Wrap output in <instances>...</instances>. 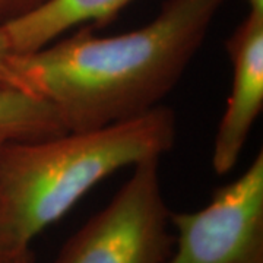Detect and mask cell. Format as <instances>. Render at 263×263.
<instances>
[{
  "label": "cell",
  "instance_id": "4",
  "mask_svg": "<svg viewBox=\"0 0 263 263\" xmlns=\"http://www.w3.org/2000/svg\"><path fill=\"white\" fill-rule=\"evenodd\" d=\"M177 231L167 263H263V152L215 189L206 206L171 212Z\"/></svg>",
  "mask_w": 263,
  "mask_h": 263
},
{
  "label": "cell",
  "instance_id": "7",
  "mask_svg": "<svg viewBox=\"0 0 263 263\" xmlns=\"http://www.w3.org/2000/svg\"><path fill=\"white\" fill-rule=\"evenodd\" d=\"M53 105L43 97L16 88H0V138L40 141L65 133Z\"/></svg>",
  "mask_w": 263,
  "mask_h": 263
},
{
  "label": "cell",
  "instance_id": "1",
  "mask_svg": "<svg viewBox=\"0 0 263 263\" xmlns=\"http://www.w3.org/2000/svg\"><path fill=\"white\" fill-rule=\"evenodd\" d=\"M228 0H165L141 28L98 37L84 25L25 54L13 69L56 110L66 132L100 129L148 113L171 92Z\"/></svg>",
  "mask_w": 263,
  "mask_h": 263
},
{
  "label": "cell",
  "instance_id": "9",
  "mask_svg": "<svg viewBox=\"0 0 263 263\" xmlns=\"http://www.w3.org/2000/svg\"><path fill=\"white\" fill-rule=\"evenodd\" d=\"M44 2L46 0H0V25L28 13Z\"/></svg>",
  "mask_w": 263,
  "mask_h": 263
},
{
  "label": "cell",
  "instance_id": "10",
  "mask_svg": "<svg viewBox=\"0 0 263 263\" xmlns=\"http://www.w3.org/2000/svg\"><path fill=\"white\" fill-rule=\"evenodd\" d=\"M247 3L249 12L263 13V0H243Z\"/></svg>",
  "mask_w": 263,
  "mask_h": 263
},
{
  "label": "cell",
  "instance_id": "11",
  "mask_svg": "<svg viewBox=\"0 0 263 263\" xmlns=\"http://www.w3.org/2000/svg\"><path fill=\"white\" fill-rule=\"evenodd\" d=\"M3 142H6V139H3V138H0V146L3 145ZM0 263H13V262H8L3 256H2V253H0Z\"/></svg>",
  "mask_w": 263,
  "mask_h": 263
},
{
  "label": "cell",
  "instance_id": "5",
  "mask_svg": "<svg viewBox=\"0 0 263 263\" xmlns=\"http://www.w3.org/2000/svg\"><path fill=\"white\" fill-rule=\"evenodd\" d=\"M226 50L233 66V82L212 149V168L219 176L237 165L263 110V13L247 12L227 38Z\"/></svg>",
  "mask_w": 263,
  "mask_h": 263
},
{
  "label": "cell",
  "instance_id": "3",
  "mask_svg": "<svg viewBox=\"0 0 263 263\" xmlns=\"http://www.w3.org/2000/svg\"><path fill=\"white\" fill-rule=\"evenodd\" d=\"M158 167L160 158L135 164L130 179L51 263H167L174 234Z\"/></svg>",
  "mask_w": 263,
  "mask_h": 263
},
{
  "label": "cell",
  "instance_id": "2",
  "mask_svg": "<svg viewBox=\"0 0 263 263\" xmlns=\"http://www.w3.org/2000/svg\"><path fill=\"white\" fill-rule=\"evenodd\" d=\"M177 138L176 113H148L100 129L65 132L0 146V253L32 263L31 243L100 181L148 158H161Z\"/></svg>",
  "mask_w": 263,
  "mask_h": 263
},
{
  "label": "cell",
  "instance_id": "8",
  "mask_svg": "<svg viewBox=\"0 0 263 263\" xmlns=\"http://www.w3.org/2000/svg\"><path fill=\"white\" fill-rule=\"evenodd\" d=\"M12 57H13V53L10 48L6 31L3 28V25H0V88H16V89L27 91L21 82L18 73L13 69Z\"/></svg>",
  "mask_w": 263,
  "mask_h": 263
},
{
  "label": "cell",
  "instance_id": "6",
  "mask_svg": "<svg viewBox=\"0 0 263 263\" xmlns=\"http://www.w3.org/2000/svg\"><path fill=\"white\" fill-rule=\"evenodd\" d=\"M133 0H46L28 13L3 24L13 54L35 51L84 25L103 27Z\"/></svg>",
  "mask_w": 263,
  "mask_h": 263
}]
</instances>
